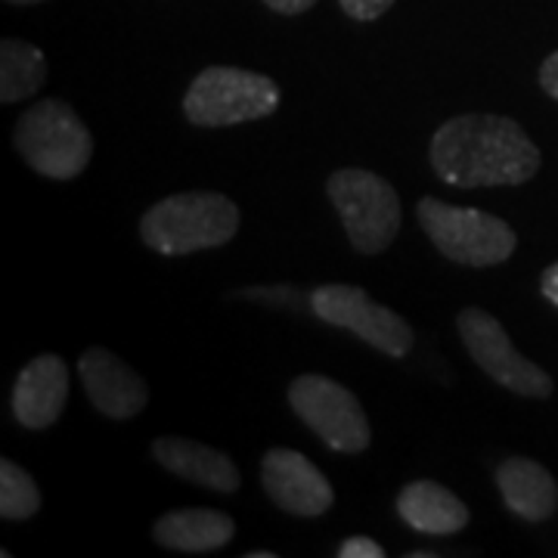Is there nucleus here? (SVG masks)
Wrapping results in <instances>:
<instances>
[{
  "label": "nucleus",
  "instance_id": "f3484780",
  "mask_svg": "<svg viewBox=\"0 0 558 558\" xmlns=\"http://www.w3.org/2000/svg\"><path fill=\"white\" fill-rule=\"evenodd\" d=\"M47 84V60L44 50L20 38H7L0 44V102H13L35 97Z\"/></svg>",
  "mask_w": 558,
  "mask_h": 558
},
{
  "label": "nucleus",
  "instance_id": "dca6fc26",
  "mask_svg": "<svg viewBox=\"0 0 558 558\" xmlns=\"http://www.w3.org/2000/svg\"><path fill=\"white\" fill-rule=\"evenodd\" d=\"M236 537V521L220 509H174L153 524V539L171 553H220Z\"/></svg>",
  "mask_w": 558,
  "mask_h": 558
},
{
  "label": "nucleus",
  "instance_id": "f257e3e1",
  "mask_svg": "<svg viewBox=\"0 0 558 558\" xmlns=\"http://www.w3.org/2000/svg\"><path fill=\"white\" fill-rule=\"evenodd\" d=\"M428 161L447 186L484 190L527 183L539 171L543 156L519 121L502 116H457L435 131Z\"/></svg>",
  "mask_w": 558,
  "mask_h": 558
},
{
  "label": "nucleus",
  "instance_id": "aec40b11",
  "mask_svg": "<svg viewBox=\"0 0 558 558\" xmlns=\"http://www.w3.org/2000/svg\"><path fill=\"white\" fill-rule=\"evenodd\" d=\"M339 558H385V549L369 537H348L339 546Z\"/></svg>",
  "mask_w": 558,
  "mask_h": 558
},
{
  "label": "nucleus",
  "instance_id": "b1692460",
  "mask_svg": "<svg viewBox=\"0 0 558 558\" xmlns=\"http://www.w3.org/2000/svg\"><path fill=\"white\" fill-rule=\"evenodd\" d=\"M7 3H13V7H32V3H44V0H7Z\"/></svg>",
  "mask_w": 558,
  "mask_h": 558
},
{
  "label": "nucleus",
  "instance_id": "1a4fd4ad",
  "mask_svg": "<svg viewBox=\"0 0 558 558\" xmlns=\"http://www.w3.org/2000/svg\"><path fill=\"white\" fill-rule=\"evenodd\" d=\"M311 311L323 323L339 326L354 332L369 348L381 351L385 357H407L413 348V329L410 323L395 314L391 307L376 304L357 286H344V282H329L311 292Z\"/></svg>",
  "mask_w": 558,
  "mask_h": 558
},
{
  "label": "nucleus",
  "instance_id": "6ab92c4d",
  "mask_svg": "<svg viewBox=\"0 0 558 558\" xmlns=\"http://www.w3.org/2000/svg\"><path fill=\"white\" fill-rule=\"evenodd\" d=\"M339 7L344 10L348 20L376 22L395 7V0H339Z\"/></svg>",
  "mask_w": 558,
  "mask_h": 558
},
{
  "label": "nucleus",
  "instance_id": "9d476101",
  "mask_svg": "<svg viewBox=\"0 0 558 558\" xmlns=\"http://www.w3.org/2000/svg\"><path fill=\"white\" fill-rule=\"evenodd\" d=\"M260 484L270 502L295 519H319L336 502L329 478L304 453L289 447H270L260 457Z\"/></svg>",
  "mask_w": 558,
  "mask_h": 558
},
{
  "label": "nucleus",
  "instance_id": "423d86ee",
  "mask_svg": "<svg viewBox=\"0 0 558 558\" xmlns=\"http://www.w3.org/2000/svg\"><path fill=\"white\" fill-rule=\"evenodd\" d=\"M326 196L339 211L351 248L379 255L398 240L403 208L398 190L366 168H341L326 180Z\"/></svg>",
  "mask_w": 558,
  "mask_h": 558
},
{
  "label": "nucleus",
  "instance_id": "0eeeda50",
  "mask_svg": "<svg viewBox=\"0 0 558 558\" xmlns=\"http://www.w3.org/2000/svg\"><path fill=\"white\" fill-rule=\"evenodd\" d=\"M292 413L336 453H363L373 444V428L354 391L341 381L304 373L289 385Z\"/></svg>",
  "mask_w": 558,
  "mask_h": 558
},
{
  "label": "nucleus",
  "instance_id": "7ed1b4c3",
  "mask_svg": "<svg viewBox=\"0 0 558 558\" xmlns=\"http://www.w3.org/2000/svg\"><path fill=\"white\" fill-rule=\"evenodd\" d=\"M13 146L32 171L50 180H75L87 171L94 137L65 100H38L16 121Z\"/></svg>",
  "mask_w": 558,
  "mask_h": 558
},
{
  "label": "nucleus",
  "instance_id": "2eb2a0df",
  "mask_svg": "<svg viewBox=\"0 0 558 558\" xmlns=\"http://www.w3.org/2000/svg\"><path fill=\"white\" fill-rule=\"evenodd\" d=\"M398 515L428 537H453L469 524V506L438 481H410L400 487Z\"/></svg>",
  "mask_w": 558,
  "mask_h": 558
},
{
  "label": "nucleus",
  "instance_id": "393cba45",
  "mask_svg": "<svg viewBox=\"0 0 558 558\" xmlns=\"http://www.w3.org/2000/svg\"><path fill=\"white\" fill-rule=\"evenodd\" d=\"M248 558H274V553H248Z\"/></svg>",
  "mask_w": 558,
  "mask_h": 558
},
{
  "label": "nucleus",
  "instance_id": "5701e85b",
  "mask_svg": "<svg viewBox=\"0 0 558 558\" xmlns=\"http://www.w3.org/2000/svg\"><path fill=\"white\" fill-rule=\"evenodd\" d=\"M539 292H543V299L549 301V304H556L558 307V260L543 270V277H539Z\"/></svg>",
  "mask_w": 558,
  "mask_h": 558
},
{
  "label": "nucleus",
  "instance_id": "ddd939ff",
  "mask_svg": "<svg viewBox=\"0 0 558 558\" xmlns=\"http://www.w3.org/2000/svg\"><path fill=\"white\" fill-rule=\"evenodd\" d=\"M153 457L165 472L190 481L196 487L215 490V494H223V497L240 490L242 478L236 462L227 453L215 450V447H208V444L165 435V438L153 440Z\"/></svg>",
  "mask_w": 558,
  "mask_h": 558
},
{
  "label": "nucleus",
  "instance_id": "6e6552de",
  "mask_svg": "<svg viewBox=\"0 0 558 558\" xmlns=\"http://www.w3.org/2000/svg\"><path fill=\"white\" fill-rule=\"evenodd\" d=\"M457 329L469 357L475 360V366L484 376L502 385L506 391L534 400H546L556 395V381L549 379V373L539 369L537 363H531L527 357H521L519 348L506 336L502 323L490 317L487 311H481V307L459 311Z\"/></svg>",
  "mask_w": 558,
  "mask_h": 558
},
{
  "label": "nucleus",
  "instance_id": "a211bd4d",
  "mask_svg": "<svg viewBox=\"0 0 558 558\" xmlns=\"http://www.w3.org/2000/svg\"><path fill=\"white\" fill-rule=\"evenodd\" d=\"M40 490L35 478L13 459H0V515L3 521H28L38 515Z\"/></svg>",
  "mask_w": 558,
  "mask_h": 558
},
{
  "label": "nucleus",
  "instance_id": "412c9836",
  "mask_svg": "<svg viewBox=\"0 0 558 558\" xmlns=\"http://www.w3.org/2000/svg\"><path fill=\"white\" fill-rule=\"evenodd\" d=\"M537 78H539V87H543L553 100H558V50L543 60Z\"/></svg>",
  "mask_w": 558,
  "mask_h": 558
},
{
  "label": "nucleus",
  "instance_id": "f03ea898",
  "mask_svg": "<svg viewBox=\"0 0 558 558\" xmlns=\"http://www.w3.org/2000/svg\"><path fill=\"white\" fill-rule=\"evenodd\" d=\"M240 223V205L223 193H178L156 202L140 218V240L146 248L174 258L233 242Z\"/></svg>",
  "mask_w": 558,
  "mask_h": 558
},
{
  "label": "nucleus",
  "instance_id": "4be33fe9",
  "mask_svg": "<svg viewBox=\"0 0 558 558\" xmlns=\"http://www.w3.org/2000/svg\"><path fill=\"white\" fill-rule=\"evenodd\" d=\"M264 7L279 13V16H301V13L314 10L317 0H264Z\"/></svg>",
  "mask_w": 558,
  "mask_h": 558
},
{
  "label": "nucleus",
  "instance_id": "20e7f679",
  "mask_svg": "<svg viewBox=\"0 0 558 558\" xmlns=\"http://www.w3.org/2000/svg\"><path fill=\"white\" fill-rule=\"evenodd\" d=\"M416 218L440 255L462 267H497L519 248L515 230L481 208H462L425 196L418 199Z\"/></svg>",
  "mask_w": 558,
  "mask_h": 558
},
{
  "label": "nucleus",
  "instance_id": "9b49d317",
  "mask_svg": "<svg viewBox=\"0 0 558 558\" xmlns=\"http://www.w3.org/2000/svg\"><path fill=\"white\" fill-rule=\"evenodd\" d=\"M78 376L90 403L112 422L140 416L149 403V388L121 357L106 348H87L78 357Z\"/></svg>",
  "mask_w": 558,
  "mask_h": 558
},
{
  "label": "nucleus",
  "instance_id": "39448f33",
  "mask_svg": "<svg viewBox=\"0 0 558 558\" xmlns=\"http://www.w3.org/2000/svg\"><path fill=\"white\" fill-rule=\"evenodd\" d=\"M183 116L196 128H233L279 109V84L236 65H208L183 94Z\"/></svg>",
  "mask_w": 558,
  "mask_h": 558
},
{
  "label": "nucleus",
  "instance_id": "f8f14e48",
  "mask_svg": "<svg viewBox=\"0 0 558 558\" xmlns=\"http://www.w3.org/2000/svg\"><path fill=\"white\" fill-rule=\"evenodd\" d=\"M69 400V366L60 354H40L13 381V416L28 432L50 428Z\"/></svg>",
  "mask_w": 558,
  "mask_h": 558
},
{
  "label": "nucleus",
  "instance_id": "4468645a",
  "mask_svg": "<svg viewBox=\"0 0 558 558\" xmlns=\"http://www.w3.org/2000/svg\"><path fill=\"white\" fill-rule=\"evenodd\" d=\"M502 506L521 521H549L558 512V484L553 472L527 457H509L497 465Z\"/></svg>",
  "mask_w": 558,
  "mask_h": 558
}]
</instances>
